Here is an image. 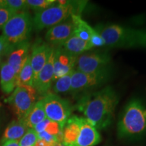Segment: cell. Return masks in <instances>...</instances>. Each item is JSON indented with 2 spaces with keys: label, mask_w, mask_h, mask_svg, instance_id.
I'll return each instance as SVG.
<instances>
[{
  "label": "cell",
  "mask_w": 146,
  "mask_h": 146,
  "mask_svg": "<svg viewBox=\"0 0 146 146\" xmlns=\"http://www.w3.org/2000/svg\"><path fill=\"white\" fill-rule=\"evenodd\" d=\"M75 26L71 16L51 27L45 34L46 43L52 47L60 46L74 34Z\"/></svg>",
  "instance_id": "10"
},
{
  "label": "cell",
  "mask_w": 146,
  "mask_h": 146,
  "mask_svg": "<svg viewBox=\"0 0 146 146\" xmlns=\"http://www.w3.org/2000/svg\"><path fill=\"white\" fill-rule=\"evenodd\" d=\"M95 30L112 48L146 47V31L127 28L118 25H98Z\"/></svg>",
  "instance_id": "2"
},
{
  "label": "cell",
  "mask_w": 146,
  "mask_h": 146,
  "mask_svg": "<svg viewBox=\"0 0 146 146\" xmlns=\"http://www.w3.org/2000/svg\"><path fill=\"white\" fill-rule=\"evenodd\" d=\"M17 74L8 63H3L0 67V87L5 94H10L17 87Z\"/></svg>",
  "instance_id": "17"
},
{
  "label": "cell",
  "mask_w": 146,
  "mask_h": 146,
  "mask_svg": "<svg viewBox=\"0 0 146 146\" xmlns=\"http://www.w3.org/2000/svg\"><path fill=\"white\" fill-rule=\"evenodd\" d=\"M38 135L33 129H29L19 140L20 146H35L38 141Z\"/></svg>",
  "instance_id": "25"
},
{
  "label": "cell",
  "mask_w": 146,
  "mask_h": 146,
  "mask_svg": "<svg viewBox=\"0 0 146 146\" xmlns=\"http://www.w3.org/2000/svg\"><path fill=\"white\" fill-rule=\"evenodd\" d=\"M55 2V0H26L28 9H31L35 12L48 8Z\"/></svg>",
  "instance_id": "24"
},
{
  "label": "cell",
  "mask_w": 146,
  "mask_h": 146,
  "mask_svg": "<svg viewBox=\"0 0 146 146\" xmlns=\"http://www.w3.org/2000/svg\"><path fill=\"white\" fill-rule=\"evenodd\" d=\"M53 145L51 143H49L41 139H38V141H36V143L35 146H52Z\"/></svg>",
  "instance_id": "34"
},
{
  "label": "cell",
  "mask_w": 146,
  "mask_h": 146,
  "mask_svg": "<svg viewBox=\"0 0 146 146\" xmlns=\"http://www.w3.org/2000/svg\"><path fill=\"white\" fill-rule=\"evenodd\" d=\"M12 50V47L5 41L3 36H0V55H8Z\"/></svg>",
  "instance_id": "31"
},
{
  "label": "cell",
  "mask_w": 146,
  "mask_h": 146,
  "mask_svg": "<svg viewBox=\"0 0 146 146\" xmlns=\"http://www.w3.org/2000/svg\"><path fill=\"white\" fill-rule=\"evenodd\" d=\"M28 129V127L21 120H13L9 124L5 129L1 137L0 143L1 145L8 141H19V140L23 137Z\"/></svg>",
  "instance_id": "18"
},
{
  "label": "cell",
  "mask_w": 146,
  "mask_h": 146,
  "mask_svg": "<svg viewBox=\"0 0 146 146\" xmlns=\"http://www.w3.org/2000/svg\"><path fill=\"white\" fill-rule=\"evenodd\" d=\"M145 117H146V110H145Z\"/></svg>",
  "instance_id": "38"
},
{
  "label": "cell",
  "mask_w": 146,
  "mask_h": 146,
  "mask_svg": "<svg viewBox=\"0 0 146 146\" xmlns=\"http://www.w3.org/2000/svg\"><path fill=\"white\" fill-rule=\"evenodd\" d=\"M54 47H52L46 63L34 81L33 87L39 94H47L54 82Z\"/></svg>",
  "instance_id": "12"
},
{
  "label": "cell",
  "mask_w": 146,
  "mask_h": 146,
  "mask_svg": "<svg viewBox=\"0 0 146 146\" xmlns=\"http://www.w3.org/2000/svg\"><path fill=\"white\" fill-rule=\"evenodd\" d=\"M47 118L64 128L72 112L70 102L55 94H47L41 100Z\"/></svg>",
  "instance_id": "8"
},
{
  "label": "cell",
  "mask_w": 146,
  "mask_h": 146,
  "mask_svg": "<svg viewBox=\"0 0 146 146\" xmlns=\"http://www.w3.org/2000/svg\"><path fill=\"white\" fill-rule=\"evenodd\" d=\"M111 57L104 50H89L76 56L74 70L87 74L111 70Z\"/></svg>",
  "instance_id": "6"
},
{
  "label": "cell",
  "mask_w": 146,
  "mask_h": 146,
  "mask_svg": "<svg viewBox=\"0 0 146 146\" xmlns=\"http://www.w3.org/2000/svg\"><path fill=\"white\" fill-rule=\"evenodd\" d=\"M2 29L1 36L13 49L16 45L29 41L33 30V18L28 10L18 12L9 20Z\"/></svg>",
  "instance_id": "5"
},
{
  "label": "cell",
  "mask_w": 146,
  "mask_h": 146,
  "mask_svg": "<svg viewBox=\"0 0 146 146\" xmlns=\"http://www.w3.org/2000/svg\"><path fill=\"white\" fill-rule=\"evenodd\" d=\"M1 146H20V145L18 141H8L1 144Z\"/></svg>",
  "instance_id": "33"
},
{
  "label": "cell",
  "mask_w": 146,
  "mask_h": 146,
  "mask_svg": "<svg viewBox=\"0 0 146 146\" xmlns=\"http://www.w3.org/2000/svg\"><path fill=\"white\" fill-rule=\"evenodd\" d=\"M0 123H1V116H0Z\"/></svg>",
  "instance_id": "39"
},
{
  "label": "cell",
  "mask_w": 146,
  "mask_h": 146,
  "mask_svg": "<svg viewBox=\"0 0 146 146\" xmlns=\"http://www.w3.org/2000/svg\"><path fill=\"white\" fill-rule=\"evenodd\" d=\"M5 8L15 11L16 12H21L27 11L26 0H4Z\"/></svg>",
  "instance_id": "26"
},
{
  "label": "cell",
  "mask_w": 146,
  "mask_h": 146,
  "mask_svg": "<svg viewBox=\"0 0 146 146\" xmlns=\"http://www.w3.org/2000/svg\"><path fill=\"white\" fill-rule=\"evenodd\" d=\"M118 100V96L114 89L106 87L84 94L78 100L75 108L83 113L94 127L102 130L112 124Z\"/></svg>",
  "instance_id": "1"
},
{
  "label": "cell",
  "mask_w": 146,
  "mask_h": 146,
  "mask_svg": "<svg viewBox=\"0 0 146 146\" xmlns=\"http://www.w3.org/2000/svg\"><path fill=\"white\" fill-rule=\"evenodd\" d=\"M47 118L41 100L36 102L26 116L21 120L22 122L28 127V129H34L39 123Z\"/></svg>",
  "instance_id": "20"
},
{
  "label": "cell",
  "mask_w": 146,
  "mask_h": 146,
  "mask_svg": "<svg viewBox=\"0 0 146 146\" xmlns=\"http://www.w3.org/2000/svg\"><path fill=\"white\" fill-rule=\"evenodd\" d=\"M5 8L4 0H0V8Z\"/></svg>",
  "instance_id": "35"
},
{
  "label": "cell",
  "mask_w": 146,
  "mask_h": 146,
  "mask_svg": "<svg viewBox=\"0 0 146 146\" xmlns=\"http://www.w3.org/2000/svg\"><path fill=\"white\" fill-rule=\"evenodd\" d=\"M1 103H0V108H1Z\"/></svg>",
  "instance_id": "40"
},
{
  "label": "cell",
  "mask_w": 146,
  "mask_h": 146,
  "mask_svg": "<svg viewBox=\"0 0 146 146\" xmlns=\"http://www.w3.org/2000/svg\"><path fill=\"white\" fill-rule=\"evenodd\" d=\"M146 130L145 110L141 102L133 100L123 110L118 123L120 138H128L141 135Z\"/></svg>",
  "instance_id": "4"
},
{
  "label": "cell",
  "mask_w": 146,
  "mask_h": 146,
  "mask_svg": "<svg viewBox=\"0 0 146 146\" xmlns=\"http://www.w3.org/2000/svg\"><path fill=\"white\" fill-rule=\"evenodd\" d=\"M72 72L66 74V75L62 76V77L54 81V84L53 85L52 89L55 94H65V93L70 92L71 86V76H72Z\"/></svg>",
  "instance_id": "23"
},
{
  "label": "cell",
  "mask_w": 146,
  "mask_h": 146,
  "mask_svg": "<svg viewBox=\"0 0 146 146\" xmlns=\"http://www.w3.org/2000/svg\"><path fill=\"white\" fill-rule=\"evenodd\" d=\"M71 18L75 26L74 35L83 41H89L91 36L95 32V29H93L85 21H83L81 16L72 15Z\"/></svg>",
  "instance_id": "21"
},
{
  "label": "cell",
  "mask_w": 146,
  "mask_h": 146,
  "mask_svg": "<svg viewBox=\"0 0 146 146\" xmlns=\"http://www.w3.org/2000/svg\"><path fill=\"white\" fill-rule=\"evenodd\" d=\"M62 130L63 128L58 123H56V122L54 121H50L48 125H47V127L45 128V131L56 137V135H57L60 131Z\"/></svg>",
  "instance_id": "28"
},
{
  "label": "cell",
  "mask_w": 146,
  "mask_h": 146,
  "mask_svg": "<svg viewBox=\"0 0 146 146\" xmlns=\"http://www.w3.org/2000/svg\"><path fill=\"white\" fill-rule=\"evenodd\" d=\"M29 49H30L29 41L25 42L13 47L10 54L8 55L7 63L11 67H12L17 75L30 55Z\"/></svg>",
  "instance_id": "15"
},
{
  "label": "cell",
  "mask_w": 146,
  "mask_h": 146,
  "mask_svg": "<svg viewBox=\"0 0 146 146\" xmlns=\"http://www.w3.org/2000/svg\"><path fill=\"white\" fill-rule=\"evenodd\" d=\"M1 55H0V64H1Z\"/></svg>",
  "instance_id": "37"
},
{
  "label": "cell",
  "mask_w": 146,
  "mask_h": 146,
  "mask_svg": "<svg viewBox=\"0 0 146 146\" xmlns=\"http://www.w3.org/2000/svg\"><path fill=\"white\" fill-rule=\"evenodd\" d=\"M89 42L92 47H102L105 45L104 40L102 39L100 35L95 30L94 34L91 36Z\"/></svg>",
  "instance_id": "29"
},
{
  "label": "cell",
  "mask_w": 146,
  "mask_h": 146,
  "mask_svg": "<svg viewBox=\"0 0 146 146\" xmlns=\"http://www.w3.org/2000/svg\"><path fill=\"white\" fill-rule=\"evenodd\" d=\"M52 146H64V145H63V144L62 143H59V142H56V143H55Z\"/></svg>",
  "instance_id": "36"
},
{
  "label": "cell",
  "mask_w": 146,
  "mask_h": 146,
  "mask_svg": "<svg viewBox=\"0 0 146 146\" xmlns=\"http://www.w3.org/2000/svg\"><path fill=\"white\" fill-rule=\"evenodd\" d=\"M76 56L69 54L61 46L54 47V81L74 70Z\"/></svg>",
  "instance_id": "11"
},
{
  "label": "cell",
  "mask_w": 146,
  "mask_h": 146,
  "mask_svg": "<svg viewBox=\"0 0 146 146\" xmlns=\"http://www.w3.org/2000/svg\"><path fill=\"white\" fill-rule=\"evenodd\" d=\"M37 92L33 87L17 86L5 102L8 103L17 116V120H23L36 102Z\"/></svg>",
  "instance_id": "7"
},
{
  "label": "cell",
  "mask_w": 146,
  "mask_h": 146,
  "mask_svg": "<svg viewBox=\"0 0 146 146\" xmlns=\"http://www.w3.org/2000/svg\"><path fill=\"white\" fill-rule=\"evenodd\" d=\"M60 46L69 54L76 57L87 51L91 50L93 47L90 42L83 41L74 34Z\"/></svg>",
  "instance_id": "19"
},
{
  "label": "cell",
  "mask_w": 146,
  "mask_h": 146,
  "mask_svg": "<svg viewBox=\"0 0 146 146\" xmlns=\"http://www.w3.org/2000/svg\"><path fill=\"white\" fill-rule=\"evenodd\" d=\"M50 121L51 120H49L48 118H45L44 120H43L41 123L37 124V125L34 127L33 129L36 133H39L42 132V131H44L45 128L47 127V125H48Z\"/></svg>",
  "instance_id": "32"
},
{
  "label": "cell",
  "mask_w": 146,
  "mask_h": 146,
  "mask_svg": "<svg viewBox=\"0 0 146 146\" xmlns=\"http://www.w3.org/2000/svg\"><path fill=\"white\" fill-rule=\"evenodd\" d=\"M52 48V47L46 43V41H43L41 39H36L33 45L32 52L30 56L31 63L34 73V81L46 63Z\"/></svg>",
  "instance_id": "13"
},
{
  "label": "cell",
  "mask_w": 146,
  "mask_h": 146,
  "mask_svg": "<svg viewBox=\"0 0 146 146\" xmlns=\"http://www.w3.org/2000/svg\"><path fill=\"white\" fill-rule=\"evenodd\" d=\"M111 74V70L87 74L74 70L71 76L70 92L75 95L101 86L109 81Z\"/></svg>",
  "instance_id": "9"
},
{
  "label": "cell",
  "mask_w": 146,
  "mask_h": 146,
  "mask_svg": "<svg viewBox=\"0 0 146 146\" xmlns=\"http://www.w3.org/2000/svg\"><path fill=\"white\" fill-rule=\"evenodd\" d=\"M17 13L15 11L6 8H0V28H3L9 20Z\"/></svg>",
  "instance_id": "27"
},
{
  "label": "cell",
  "mask_w": 146,
  "mask_h": 146,
  "mask_svg": "<svg viewBox=\"0 0 146 146\" xmlns=\"http://www.w3.org/2000/svg\"><path fill=\"white\" fill-rule=\"evenodd\" d=\"M102 138L98 129L87 118L81 117L78 137L73 146H94L100 143Z\"/></svg>",
  "instance_id": "14"
},
{
  "label": "cell",
  "mask_w": 146,
  "mask_h": 146,
  "mask_svg": "<svg viewBox=\"0 0 146 146\" xmlns=\"http://www.w3.org/2000/svg\"><path fill=\"white\" fill-rule=\"evenodd\" d=\"M81 128V117L72 115L63 128L64 146H73L78 137Z\"/></svg>",
  "instance_id": "16"
},
{
  "label": "cell",
  "mask_w": 146,
  "mask_h": 146,
  "mask_svg": "<svg viewBox=\"0 0 146 146\" xmlns=\"http://www.w3.org/2000/svg\"><path fill=\"white\" fill-rule=\"evenodd\" d=\"M86 4V1H68L66 5H63L56 1L51 6L35 13L33 29L41 31L64 21L72 15L81 16Z\"/></svg>",
  "instance_id": "3"
},
{
  "label": "cell",
  "mask_w": 146,
  "mask_h": 146,
  "mask_svg": "<svg viewBox=\"0 0 146 146\" xmlns=\"http://www.w3.org/2000/svg\"><path fill=\"white\" fill-rule=\"evenodd\" d=\"M37 135H38V139H39L43 140V141H45L46 142H47V143L52 144V145H54L55 143L58 142L56 137L49 134V133L45 132V131H42V132L39 133H37Z\"/></svg>",
  "instance_id": "30"
},
{
  "label": "cell",
  "mask_w": 146,
  "mask_h": 146,
  "mask_svg": "<svg viewBox=\"0 0 146 146\" xmlns=\"http://www.w3.org/2000/svg\"><path fill=\"white\" fill-rule=\"evenodd\" d=\"M34 73L31 63V56L27 58L26 62L17 75V86L33 87Z\"/></svg>",
  "instance_id": "22"
}]
</instances>
